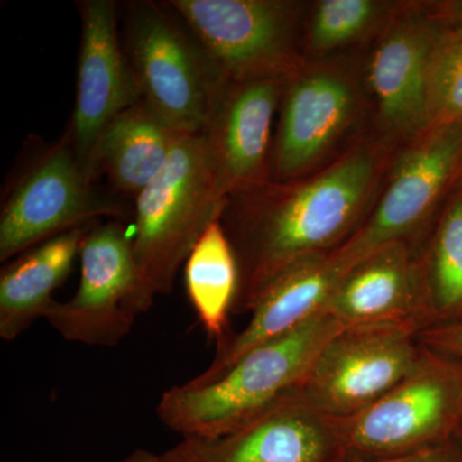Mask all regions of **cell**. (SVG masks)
Segmentation results:
<instances>
[{
    "instance_id": "obj_14",
    "label": "cell",
    "mask_w": 462,
    "mask_h": 462,
    "mask_svg": "<svg viewBox=\"0 0 462 462\" xmlns=\"http://www.w3.org/2000/svg\"><path fill=\"white\" fill-rule=\"evenodd\" d=\"M282 78L225 81L205 129L225 196L263 184Z\"/></svg>"
},
{
    "instance_id": "obj_11",
    "label": "cell",
    "mask_w": 462,
    "mask_h": 462,
    "mask_svg": "<svg viewBox=\"0 0 462 462\" xmlns=\"http://www.w3.org/2000/svg\"><path fill=\"white\" fill-rule=\"evenodd\" d=\"M79 8L81 42L75 109L66 136L91 173V156L99 136L125 109L141 102V94L118 39L115 3L85 0Z\"/></svg>"
},
{
    "instance_id": "obj_10",
    "label": "cell",
    "mask_w": 462,
    "mask_h": 462,
    "mask_svg": "<svg viewBox=\"0 0 462 462\" xmlns=\"http://www.w3.org/2000/svg\"><path fill=\"white\" fill-rule=\"evenodd\" d=\"M80 264L74 296L56 300L44 319L67 342L120 345L139 316L135 256L126 227L117 220L91 226L81 245Z\"/></svg>"
},
{
    "instance_id": "obj_8",
    "label": "cell",
    "mask_w": 462,
    "mask_h": 462,
    "mask_svg": "<svg viewBox=\"0 0 462 462\" xmlns=\"http://www.w3.org/2000/svg\"><path fill=\"white\" fill-rule=\"evenodd\" d=\"M462 125L430 127L398 160L387 190L354 236L330 254L343 273L358 261L393 243H409L457 185ZM413 247V245H412Z\"/></svg>"
},
{
    "instance_id": "obj_2",
    "label": "cell",
    "mask_w": 462,
    "mask_h": 462,
    "mask_svg": "<svg viewBox=\"0 0 462 462\" xmlns=\"http://www.w3.org/2000/svg\"><path fill=\"white\" fill-rule=\"evenodd\" d=\"M329 314L254 346L211 382L167 389L161 422L184 439H216L245 427L300 387L316 357L345 329Z\"/></svg>"
},
{
    "instance_id": "obj_29",
    "label": "cell",
    "mask_w": 462,
    "mask_h": 462,
    "mask_svg": "<svg viewBox=\"0 0 462 462\" xmlns=\"http://www.w3.org/2000/svg\"><path fill=\"white\" fill-rule=\"evenodd\" d=\"M460 182H462V160H461V167H460V175H458L457 184H460Z\"/></svg>"
},
{
    "instance_id": "obj_16",
    "label": "cell",
    "mask_w": 462,
    "mask_h": 462,
    "mask_svg": "<svg viewBox=\"0 0 462 462\" xmlns=\"http://www.w3.org/2000/svg\"><path fill=\"white\" fill-rule=\"evenodd\" d=\"M275 145V171L282 180L307 171L346 129L354 94L331 72L300 76L288 87Z\"/></svg>"
},
{
    "instance_id": "obj_5",
    "label": "cell",
    "mask_w": 462,
    "mask_h": 462,
    "mask_svg": "<svg viewBox=\"0 0 462 462\" xmlns=\"http://www.w3.org/2000/svg\"><path fill=\"white\" fill-rule=\"evenodd\" d=\"M404 325L345 328L321 349L289 396L331 420H345L393 391L424 365L430 351Z\"/></svg>"
},
{
    "instance_id": "obj_4",
    "label": "cell",
    "mask_w": 462,
    "mask_h": 462,
    "mask_svg": "<svg viewBox=\"0 0 462 462\" xmlns=\"http://www.w3.org/2000/svg\"><path fill=\"white\" fill-rule=\"evenodd\" d=\"M124 50L145 107L176 132H205L226 79L170 5H134Z\"/></svg>"
},
{
    "instance_id": "obj_20",
    "label": "cell",
    "mask_w": 462,
    "mask_h": 462,
    "mask_svg": "<svg viewBox=\"0 0 462 462\" xmlns=\"http://www.w3.org/2000/svg\"><path fill=\"white\" fill-rule=\"evenodd\" d=\"M188 298L209 338L227 337L239 287V266L221 218L209 224L185 261Z\"/></svg>"
},
{
    "instance_id": "obj_7",
    "label": "cell",
    "mask_w": 462,
    "mask_h": 462,
    "mask_svg": "<svg viewBox=\"0 0 462 462\" xmlns=\"http://www.w3.org/2000/svg\"><path fill=\"white\" fill-rule=\"evenodd\" d=\"M94 181L67 136L48 148L18 179L3 206L0 263L96 218L123 217L120 202L97 190Z\"/></svg>"
},
{
    "instance_id": "obj_13",
    "label": "cell",
    "mask_w": 462,
    "mask_h": 462,
    "mask_svg": "<svg viewBox=\"0 0 462 462\" xmlns=\"http://www.w3.org/2000/svg\"><path fill=\"white\" fill-rule=\"evenodd\" d=\"M328 314L346 328L404 325L430 328L421 254L393 243L349 267L340 278Z\"/></svg>"
},
{
    "instance_id": "obj_23",
    "label": "cell",
    "mask_w": 462,
    "mask_h": 462,
    "mask_svg": "<svg viewBox=\"0 0 462 462\" xmlns=\"http://www.w3.org/2000/svg\"><path fill=\"white\" fill-rule=\"evenodd\" d=\"M379 8L372 0H324L310 26L312 50L327 51L354 42L370 26Z\"/></svg>"
},
{
    "instance_id": "obj_28",
    "label": "cell",
    "mask_w": 462,
    "mask_h": 462,
    "mask_svg": "<svg viewBox=\"0 0 462 462\" xmlns=\"http://www.w3.org/2000/svg\"><path fill=\"white\" fill-rule=\"evenodd\" d=\"M454 440L456 445L458 446V448H460L462 452V404L460 415H458L457 425H456Z\"/></svg>"
},
{
    "instance_id": "obj_25",
    "label": "cell",
    "mask_w": 462,
    "mask_h": 462,
    "mask_svg": "<svg viewBox=\"0 0 462 462\" xmlns=\"http://www.w3.org/2000/svg\"><path fill=\"white\" fill-rule=\"evenodd\" d=\"M345 462H462V452L452 439L443 445L431 447V448L415 452V454L400 456V457L375 461L351 460Z\"/></svg>"
},
{
    "instance_id": "obj_12",
    "label": "cell",
    "mask_w": 462,
    "mask_h": 462,
    "mask_svg": "<svg viewBox=\"0 0 462 462\" xmlns=\"http://www.w3.org/2000/svg\"><path fill=\"white\" fill-rule=\"evenodd\" d=\"M187 462H345L336 422L288 396L240 430L179 443Z\"/></svg>"
},
{
    "instance_id": "obj_26",
    "label": "cell",
    "mask_w": 462,
    "mask_h": 462,
    "mask_svg": "<svg viewBox=\"0 0 462 462\" xmlns=\"http://www.w3.org/2000/svg\"><path fill=\"white\" fill-rule=\"evenodd\" d=\"M121 462H187L182 455L180 446H175L169 451L158 455L147 449H135Z\"/></svg>"
},
{
    "instance_id": "obj_3",
    "label": "cell",
    "mask_w": 462,
    "mask_h": 462,
    "mask_svg": "<svg viewBox=\"0 0 462 462\" xmlns=\"http://www.w3.org/2000/svg\"><path fill=\"white\" fill-rule=\"evenodd\" d=\"M226 202L205 133L185 135L165 170L135 199L139 315L154 298L171 293L179 269L208 225L221 218Z\"/></svg>"
},
{
    "instance_id": "obj_22",
    "label": "cell",
    "mask_w": 462,
    "mask_h": 462,
    "mask_svg": "<svg viewBox=\"0 0 462 462\" xmlns=\"http://www.w3.org/2000/svg\"><path fill=\"white\" fill-rule=\"evenodd\" d=\"M427 115L428 129L462 125V30L443 26L431 53Z\"/></svg>"
},
{
    "instance_id": "obj_18",
    "label": "cell",
    "mask_w": 462,
    "mask_h": 462,
    "mask_svg": "<svg viewBox=\"0 0 462 462\" xmlns=\"http://www.w3.org/2000/svg\"><path fill=\"white\" fill-rule=\"evenodd\" d=\"M91 225L75 227L36 245L5 264L0 273V338L12 342L56 300L54 291L69 278Z\"/></svg>"
},
{
    "instance_id": "obj_17",
    "label": "cell",
    "mask_w": 462,
    "mask_h": 462,
    "mask_svg": "<svg viewBox=\"0 0 462 462\" xmlns=\"http://www.w3.org/2000/svg\"><path fill=\"white\" fill-rule=\"evenodd\" d=\"M442 23H404L374 53L370 84L383 117L403 134L428 130V76Z\"/></svg>"
},
{
    "instance_id": "obj_1",
    "label": "cell",
    "mask_w": 462,
    "mask_h": 462,
    "mask_svg": "<svg viewBox=\"0 0 462 462\" xmlns=\"http://www.w3.org/2000/svg\"><path fill=\"white\" fill-rule=\"evenodd\" d=\"M374 176L375 160L357 152L311 181L251 203L236 220H221L239 266L233 315L251 312L263 288L289 264L333 254L351 238Z\"/></svg>"
},
{
    "instance_id": "obj_6",
    "label": "cell",
    "mask_w": 462,
    "mask_h": 462,
    "mask_svg": "<svg viewBox=\"0 0 462 462\" xmlns=\"http://www.w3.org/2000/svg\"><path fill=\"white\" fill-rule=\"evenodd\" d=\"M461 404L462 365L430 351L420 369L378 402L334 420L346 461L385 460L449 442Z\"/></svg>"
},
{
    "instance_id": "obj_21",
    "label": "cell",
    "mask_w": 462,
    "mask_h": 462,
    "mask_svg": "<svg viewBox=\"0 0 462 462\" xmlns=\"http://www.w3.org/2000/svg\"><path fill=\"white\" fill-rule=\"evenodd\" d=\"M456 187L421 252L430 327L462 319V182Z\"/></svg>"
},
{
    "instance_id": "obj_9",
    "label": "cell",
    "mask_w": 462,
    "mask_h": 462,
    "mask_svg": "<svg viewBox=\"0 0 462 462\" xmlns=\"http://www.w3.org/2000/svg\"><path fill=\"white\" fill-rule=\"evenodd\" d=\"M226 80L284 78L293 66V5L281 0H171Z\"/></svg>"
},
{
    "instance_id": "obj_15",
    "label": "cell",
    "mask_w": 462,
    "mask_h": 462,
    "mask_svg": "<svg viewBox=\"0 0 462 462\" xmlns=\"http://www.w3.org/2000/svg\"><path fill=\"white\" fill-rule=\"evenodd\" d=\"M342 275L330 254L310 256L289 264L261 291L245 329L218 343L209 366L190 382H211L254 346L287 334L316 316L328 314Z\"/></svg>"
},
{
    "instance_id": "obj_24",
    "label": "cell",
    "mask_w": 462,
    "mask_h": 462,
    "mask_svg": "<svg viewBox=\"0 0 462 462\" xmlns=\"http://www.w3.org/2000/svg\"><path fill=\"white\" fill-rule=\"evenodd\" d=\"M419 340L430 352L462 365V319L433 325L418 334Z\"/></svg>"
},
{
    "instance_id": "obj_27",
    "label": "cell",
    "mask_w": 462,
    "mask_h": 462,
    "mask_svg": "<svg viewBox=\"0 0 462 462\" xmlns=\"http://www.w3.org/2000/svg\"><path fill=\"white\" fill-rule=\"evenodd\" d=\"M436 20L449 29L462 30V0L438 5Z\"/></svg>"
},
{
    "instance_id": "obj_19",
    "label": "cell",
    "mask_w": 462,
    "mask_h": 462,
    "mask_svg": "<svg viewBox=\"0 0 462 462\" xmlns=\"http://www.w3.org/2000/svg\"><path fill=\"white\" fill-rule=\"evenodd\" d=\"M185 135L138 102L118 115L99 136L91 156V173L96 180L105 175L114 190L136 199L165 170Z\"/></svg>"
}]
</instances>
